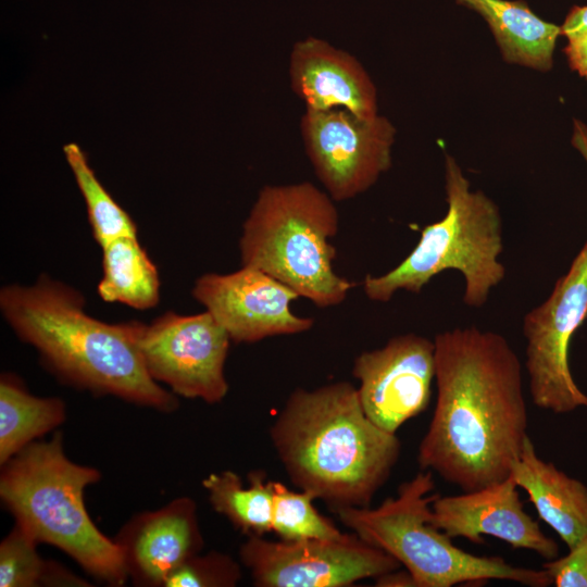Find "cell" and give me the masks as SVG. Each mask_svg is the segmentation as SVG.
<instances>
[{
  "instance_id": "obj_1",
  "label": "cell",
  "mask_w": 587,
  "mask_h": 587,
  "mask_svg": "<svg viewBox=\"0 0 587 587\" xmlns=\"http://www.w3.org/2000/svg\"><path fill=\"white\" fill-rule=\"evenodd\" d=\"M436 404L417 463L462 491L504 480L528 437L520 360L500 334L470 326L434 338Z\"/></svg>"
},
{
  "instance_id": "obj_2",
  "label": "cell",
  "mask_w": 587,
  "mask_h": 587,
  "mask_svg": "<svg viewBox=\"0 0 587 587\" xmlns=\"http://www.w3.org/2000/svg\"><path fill=\"white\" fill-rule=\"evenodd\" d=\"M0 310L16 336L65 383L160 412L178 408L177 396L143 364L136 321L110 324L88 315L78 290L47 275L33 285L2 287Z\"/></svg>"
},
{
  "instance_id": "obj_3",
  "label": "cell",
  "mask_w": 587,
  "mask_h": 587,
  "mask_svg": "<svg viewBox=\"0 0 587 587\" xmlns=\"http://www.w3.org/2000/svg\"><path fill=\"white\" fill-rule=\"evenodd\" d=\"M270 438L291 483L334 513L371 507L401 453L397 434L366 416L357 387L345 380L295 389Z\"/></svg>"
},
{
  "instance_id": "obj_4",
  "label": "cell",
  "mask_w": 587,
  "mask_h": 587,
  "mask_svg": "<svg viewBox=\"0 0 587 587\" xmlns=\"http://www.w3.org/2000/svg\"><path fill=\"white\" fill-rule=\"evenodd\" d=\"M98 469L72 461L57 432L36 440L1 465L0 498L38 544H49L72 558L87 574L110 586L128 580L121 550L93 523L85 490L98 483Z\"/></svg>"
},
{
  "instance_id": "obj_5",
  "label": "cell",
  "mask_w": 587,
  "mask_h": 587,
  "mask_svg": "<svg viewBox=\"0 0 587 587\" xmlns=\"http://www.w3.org/2000/svg\"><path fill=\"white\" fill-rule=\"evenodd\" d=\"M338 228L335 200L314 184L266 185L242 224L241 265L263 271L319 308L339 305L354 284L334 270L330 241Z\"/></svg>"
},
{
  "instance_id": "obj_6",
  "label": "cell",
  "mask_w": 587,
  "mask_h": 587,
  "mask_svg": "<svg viewBox=\"0 0 587 587\" xmlns=\"http://www.w3.org/2000/svg\"><path fill=\"white\" fill-rule=\"evenodd\" d=\"M433 472L421 470L402 483L396 497L376 508H346L339 521L365 542L394 557L412 575L416 587H452L510 580L547 587L552 579L545 569L514 566L502 558L475 555L455 546L430 523L435 490Z\"/></svg>"
},
{
  "instance_id": "obj_7",
  "label": "cell",
  "mask_w": 587,
  "mask_h": 587,
  "mask_svg": "<svg viewBox=\"0 0 587 587\" xmlns=\"http://www.w3.org/2000/svg\"><path fill=\"white\" fill-rule=\"evenodd\" d=\"M445 172L446 215L422 229L416 246L397 266L379 276H365L362 286L370 300L388 302L398 290L420 294L433 277L455 270L465 282L463 302L479 308L504 278L505 267L499 261L503 240L498 207L482 191L471 190L450 155H446Z\"/></svg>"
},
{
  "instance_id": "obj_8",
  "label": "cell",
  "mask_w": 587,
  "mask_h": 587,
  "mask_svg": "<svg viewBox=\"0 0 587 587\" xmlns=\"http://www.w3.org/2000/svg\"><path fill=\"white\" fill-rule=\"evenodd\" d=\"M587 317V241L550 296L523 322L525 369L532 400L557 414L585 407L587 395L576 385L569 364L572 337Z\"/></svg>"
},
{
  "instance_id": "obj_9",
  "label": "cell",
  "mask_w": 587,
  "mask_h": 587,
  "mask_svg": "<svg viewBox=\"0 0 587 587\" xmlns=\"http://www.w3.org/2000/svg\"><path fill=\"white\" fill-rule=\"evenodd\" d=\"M230 337L207 310L168 311L151 324L137 322V346L149 375L176 396L221 402L228 392L225 362Z\"/></svg>"
},
{
  "instance_id": "obj_10",
  "label": "cell",
  "mask_w": 587,
  "mask_h": 587,
  "mask_svg": "<svg viewBox=\"0 0 587 587\" xmlns=\"http://www.w3.org/2000/svg\"><path fill=\"white\" fill-rule=\"evenodd\" d=\"M239 560L258 587H346L401 566L355 534L301 541L247 536Z\"/></svg>"
},
{
  "instance_id": "obj_11",
  "label": "cell",
  "mask_w": 587,
  "mask_h": 587,
  "mask_svg": "<svg viewBox=\"0 0 587 587\" xmlns=\"http://www.w3.org/2000/svg\"><path fill=\"white\" fill-rule=\"evenodd\" d=\"M300 130L315 175L335 201L363 193L391 166L396 129L379 114L305 110Z\"/></svg>"
},
{
  "instance_id": "obj_12",
  "label": "cell",
  "mask_w": 587,
  "mask_h": 587,
  "mask_svg": "<svg viewBox=\"0 0 587 587\" xmlns=\"http://www.w3.org/2000/svg\"><path fill=\"white\" fill-rule=\"evenodd\" d=\"M352 375L366 416L382 429L397 434L430 402L436 376L435 342L416 334L390 338L385 346L360 353Z\"/></svg>"
},
{
  "instance_id": "obj_13",
  "label": "cell",
  "mask_w": 587,
  "mask_h": 587,
  "mask_svg": "<svg viewBox=\"0 0 587 587\" xmlns=\"http://www.w3.org/2000/svg\"><path fill=\"white\" fill-rule=\"evenodd\" d=\"M191 295L236 344L300 334L314 324L312 317L292 312L290 303L299 298L297 292L250 266L241 265L228 274H203L196 279Z\"/></svg>"
},
{
  "instance_id": "obj_14",
  "label": "cell",
  "mask_w": 587,
  "mask_h": 587,
  "mask_svg": "<svg viewBox=\"0 0 587 587\" xmlns=\"http://www.w3.org/2000/svg\"><path fill=\"white\" fill-rule=\"evenodd\" d=\"M515 480H504L455 496L437 495L430 523L451 539L483 544L492 536L514 549L534 551L547 561L559 557L558 542L548 537L525 510Z\"/></svg>"
},
{
  "instance_id": "obj_15",
  "label": "cell",
  "mask_w": 587,
  "mask_h": 587,
  "mask_svg": "<svg viewBox=\"0 0 587 587\" xmlns=\"http://www.w3.org/2000/svg\"><path fill=\"white\" fill-rule=\"evenodd\" d=\"M128 579L141 587H162L165 579L204 546L197 503L187 496L133 515L114 538Z\"/></svg>"
},
{
  "instance_id": "obj_16",
  "label": "cell",
  "mask_w": 587,
  "mask_h": 587,
  "mask_svg": "<svg viewBox=\"0 0 587 587\" xmlns=\"http://www.w3.org/2000/svg\"><path fill=\"white\" fill-rule=\"evenodd\" d=\"M289 77L305 110L342 109L360 118L378 115L376 88L363 65L323 39L308 37L294 45Z\"/></svg>"
},
{
  "instance_id": "obj_17",
  "label": "cell",
  "mask_w": 587,
  "mask_h": 587,
  "mask_svg": "<svg viewBox=\"0 0 587 587\" xmlns=\"http://www.w3.org/2000/svg\"><path fill=\"white\" fill-rule=\"evenodd\" d=\"M510 476L567 550L587 538V486L541 459L529 436L512 464Z\"/></svg>"
},
{
  "instance_id": "obj_18",
  "label": "cell",
  "mask_w": 587,
  "mask_h": 587,
  "mask_svg": "<svg viewBox=\"0 0 587 587\" xmlns=\"http://www.w3.org/2000/svg\"><path fill=\"white\" fill-rule=\"evenodd\" d=\"M488 23L503 58L535 70L552 66L561 27L537 16L523 1L455 0Z\"/></svg>"
},
{
  "instance_id": "obj_19",
  "label": "cell",
  "mask_w": 587,
  "mask_h": 587,
  "mask_svg": "<svg viewBox=\"0 0 587 587\" xmlns=\"http://www.w3.org/2000/svg\"><path fill=\"white\" fill-rule=\"evenodd\" d=\"M66 419L65 402L58 397H37L12 374L0 378V464L54 430Z\"/></svg>"
},
{
  "instance_id": "obj_20",
  "label": "cell",
  "mask_w": 587,
  "mask_h": 587,
  "mask_svg": "<svg viewBox=\"0 0 587 587\" xmlns=\"http://www.w3.org/2000/svg\"><path fill=\"white\" fill-rule=\"evenodd\" d=\"M101 250L103 276L98 284L100 298L138 310L155 307L160 299L159 273L137 236L118 237Z\"/></svg>"
},
{
  "instance_id": "obj_21",
  "label": "cell",
  "mask_w": 587,
  "mask_h": 587,
  "mask_svg": "<svg viewBox=\"0 0 587 587\" xmlns=\"http://www.w3.org/2000/svg\"><path fill=\"white\" fill-rule=\"evenodd\" d=\"M248 485L234 471L211 473L202 480L212 509L246 536L272 532V480L261 471L248 475Z\"/></svg>"
},
{
  "instance_id": "obj_22",
  "label": "cell",
  "mask_w": 587,
  "mask_h": 587,
  "mask_svg": "<svg viewBox=\"0 0 587 587\" xmlns=\"http://www.w3.org/2000/svg\"><path fill=\"white\" fill-rule=\"evenodd\" d=\"M63 150L85 199L92 235L98 245L103 248L118 237L137 236L136 224L99 182L80 147L71 142Z\"/></svg>"
},
{
  "instance_id": "obj_23",
  "label": "cell",
  "mask_w": 587,
  "mask_h": 587,
  "mask_svg": "<svg viewBox=\"0 0 587 587\" xmlns=\"http://www.w3.org/2000/svg\"><path fill=\"white\" fill-rule=\"evenodd\" d=\"M272 532L280 540L342 539L348 535L315 509L311 492L290 490L276 480H272Z\"/></svg>"
},
{
  "instance_id": "obj_24",
  "label": "cell",
  "mask_w": 587,
  "mask_h": 587,
  "mask_svg": "<svg viewBox=\"0 0 587 587\" xmlns=\"http://www.w3.org/2000/svg\"><path fill=\"white\" fill-rule=\"evenodd\" d=\"M38 542L20 525L14 524L0 544V587H37L49 560L37 551Z\"/></svg>"
},
{
  "instance_id": "obj_25",
  "label": "cell",
  "mask_w": 587,
  "mask_h": 587,
  "mask_svg": "<svg viewBox=\"0 0 587 587\" xmlns=\"http://www.w3.org/2000/svg\"><path fill=\"white\" fill-rule=\"evenodd\" d=\"M241 578V563L212 550L197 553L180 564L162 587H234Z\"/></svg>"
},
{
  "instance_id": "obj_26",
  "label": "cell",
  "mask_w": 587,
  "mask_h": 587,
  "mask_svg": "<svg viewBox=\"0 0 587 587\" xmlns=\"http://www.w3.org/2000/svg\"><path fill=\"white\" fill-rule=\"evenodd\" d=\"M557 587H587V538L564 557H558L544 563Z\"/></svg>"
},
{
  "instance_id": "obj_27",
  "label": "cell",
  "mask_w": 587,
  "mask_h": 587,
  "mask_svg": "<svg viewBox=\"0 0 587 587\" xmlns=\"http://www.w3.org/2000/svg\"><path fill=\"white\" fill-rule=\"evenodd\" d=\"M564 53L571 68L587 79V30L567 39Z\"/></svg>"
},
{
  "instance_id": "obj_28",
  "label": "cell",
  "mask_w": 587,
  "mask_h": 587,
  "mask_svg": "<svg viewBox=\"0 0 587 587\" xmlns=\"http://www.w3.org/2000/svg\"><path fill=\"white\" fill-rule=\"evenodd\" d=\"M587 30V5L573 7L563 25L561 26V35L567 39L578 36Z\"/></svg>"
},
{
  "instance_id": "obj_29",
  "label": "cell",
  "mask_w": 587,
  "mask_h": 587,
  "mask_svg": "<svg viewBox=\"0 0 587 587\" xmlns=\"http://www.w3.org/2000/svg\"><path fill=\"white\" fill-rule=\"evenodd\" d=\"M376 579V586L380 587H416L412 575L404 569H399L385 573Z\"/></svg>"
},
{
  "instance_id": "obj_30",
  "label": "cell",
  "mask_w": 587,
  "mask_h": 587,
  "mask_svg": "<svg viewBox=\"0 0 587 587\" xmlns=\"http://www.w3.org/2000/svg\"><path fill=\"white\" fill-rule=\"evenodd\" d=\"M572 145L587 163V125L579 120L573 123Z\"/></svg>"
},
{
  "instance_id": "obj_31",
  "label": "cell",
  "mask_w": 587,
  "mask_h": 587,
  "mask_svg": "<svg viewBox=\"0 0 587 587\" xmlns=\"http://www.w3.org/2000/svg\"><path fill=\"white\" fill-rule=\"evenodd\" d=\"M585 408H587V402H586V405H585Z\"/></svg>"
}]
</instances>
